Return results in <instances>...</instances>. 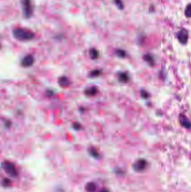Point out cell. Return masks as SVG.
Masks as SVG:
<instances>
[{
  "label": "cell",
  "instance_id": "3957f363",
  "mask_svg": "<svg viewBox=\"0 0 191 192\" xmlns=\"http://www.w3.org/2000/svg\"><path fill=\"white\" fill-rule=\"evenodd\" d=\"M2 167L4 171L11 177H15L18 176V171L15 165L10 161H4L2 164Z\"/></svg>",
  "mask_w": 191,
  "mask_h": 192
},
{
  "label": "cell",
  "instance_id": "30bf717a",
  "mask_svg": "<svg viewBox=\"0 0 191 192\" xmlns=\"http://www.w3.org/2000/svg\"><path fill=\"white\" fill-rule=\"evenodd\" d=\"M98 93V89L96 87H90L84 90V93L87 96H95Z\"/></svg>",
  "mask_w": 191,
  "mask_h": 192
},
{
  "label": "cell",
  "instance_id": "44dd1931",
  "mask_svg": "<svg viewBox=\"0 0 191 192\" xmlns=\"http://www.w3.org/2000/svg\"><path fill=\"white\" fill-rule=\"evenodd\" d=\"M141 96H142V97H143L145 98H147V97H149V94H148L146 92H145V91H142V92H141Z\"/></svg>",
  "mask_w": 191,
  "mask_h": 192
},
{
  "label": "cell",
  "instance_id": "ba28073f",
  "mask_svg": "<svg viewBox=\"0 0 191 192\" xmlns=\"http://www.w3.org/2000/svg\"><path fill=\"white\" fill-rule=\"evenodd\" d=\"M129 75L126 72H120L118 74V79L121 83H125L129 81Z\"/></svg>",
  "mask_w": 191,
  "mask_h": 192
},
{
  "label": "cell",
  "instance_id": "7c38bea8",
  "mask_svg": "<svg viewBox=\"0 0 191 192\" xmlns=\"http://www.w3.org/2000/svg\"><path fill=\"white\" fill-rule=\"evenodd\" d=\"M88 151H89L90 155L96 159H98L100 157V154L99 153L98 151L94 147H90Z\"/></svg>",
  "mask_w": 191,
  "mask_h": 192
},
{
  "label": "cell",
  "instance_id": "5b68a950",
  "mask_svg": "<svg viewBox=\"0 0 191 192\" xmlns=\"http://www.w3.org/2000/svg\"><path fill=\"white\" fill-rule=\"evenodd\" d=\"M35 62L34 57L31 55H28L22 59L21 62V66L24 68H29L32 66Z\"/></svg>",
  "mask_w": 191,
  "mask_h": 192
},
{
  "label": "cell",
  "instance_id": "e0dca14e",
  "mask_svg": "<svg viewBox=\"0 0 191 192\" xmlns=\"http://www.w3.org/2000/svg\"><path fill=\"white\" fill-rule=\"evenodd\" d=\"M185 15L188 18H191V3L189 4L186 7L185 10Z\"/></svg>",
  "mask_w": 191,
  "mask_h": 192
},
{
  "label": "cell",
  "instance_id": "5bb4252c",
  "mask_svg": "<svg viewBox=\"0 0 191 192\" xmlns=\"http://www.w3.org/2000/svg\"><path fill=\"white\" fill-rule=\"evenodd\" d=\"M101 72L99 70H93L89 73V76L90 78H96L100 75Z\"/></svg>",
  "mask_w": 191,
  "mask_h": 192
},
{
  "label": "cell",
  "instance_id": "2e32d148",
  "mask_svg": "<svg viewBox=\"0 0 191 192\" xmlns=\"http://www.w3.org/2000/svg\"><path fill=\"white\" fill-rule=\"evenodd\" d=\"M115 53H116L117 56L118 57H120V58H123L125 56V51H123L122 50H121V49L117 50L116 51H115Z\"/></svg>",
  "mask_w": 191,
  "mask_h": 192
},
{
  "label": "cell",
  "instance_id": "603a6c76",
  "mask_svg": "<svg viewBox=\"0 0 191 192\" xmlns=\"http://www.w3.org/2000/svg\"><path fill=\"white\" fill-rule=\"evenodd\" d=\"M99 192H109V191L107 189H103L100 191Z\"/></svg>",
  "mask_w": 191,
  "mask_h": 192
},
{
  "label": "cell",
  "instance_id": "52a82bcc",
  "mask_svg": "<svg viewBox=\"0 0 191 192\" xmlns=\"http://www.w3.org/2000/svg\"><path fill=\"white\" fill-rule=\"evenodd\" d=\"M58 83L61 87L62 88H66V87H69L70 85L71 82L67 77H66L65 76H62L58 78Z\"/></svg>",
  "mask_w": 191,
  "mask_h": 192
},
{
  "label": "cell",
  "instance_id": "9a60e30c",
  "mask_svg": "<svg viewBox=\"0 0 191 192\" xmlns=\"http://www.w3.org/2000/svg\"><path fill=\"white\" fill-rule=\"evenodd\" d=\"M143 59L145 61H147L148 63L152 65L154 63V58L152 57L151 55H146L143 56Z\"/></svg>",
  "mask_w": 191,
  "mask_h": 192
},
{
  "label": "cell",
  "instance_id": "ac0fdd59",
  "mask_svg": "<svg viewBox=\"0 0 191 192\" xmlns=\"http://www.w3.org/2000/svg\"><path fill=\"white\" fill-rule=\"evenodd\" d=\"M72 127L76 131H79L82 128L81 125L79 123H78V122H75V123L72 124Z\"/></svg>",
  "mask_w": 191,
  "mask_h": 192
},
{
  "label": "cell",
  "instance_id": "277c9868",
  "mask_svg": "<svg viewBox=\"0 0 191 192\" xmlns=\"http://www.w3.org/2000/svg\"><path fill=\"white\" fill-rule=\"evenodd\" d=\"M147 166V162L146 160L143 159H140L137 160L134 162L132 166V168L134 171L137 172H141L145 170Z\"/></svg>",
  "mask_w": 191,
  "mask_h": 192
},
{
  "label": "cell",
  "instance_id": "4fadbf2b",
  "mask_svg": "<svg viewBox=\"0 0 191 192\" xmlns=\"http://www.w3.org/2000/svg\"><path fill=\"white\" fill-rule=\"evenodd\" d=\"M85 189L87 192H96V184L92 183V182L87 183L85 186Z\"/></svg>",
  "mask_w": 191,
  "mask_h": 192
},
{
  "label": "cell",
  "instance_id": "8fae6325",
  "mask_svg": "<svg viewBox=\"0 0 191 192\" xmlns=\"http://www.w3.org/2000/svg\"><path fill=\"white\" fill-rule=\"evenodd\" d=\"M89 55L91 60H96L99 57L98 51L96 48H91L89 51Z\"/></svg>",
  "mask_w": 191,
  "mask_h": 192
},
{
  "label": "cell",
  "instance_id": "7402d4cb",
  "mask_svg": "<svg viewBox=\"0 0 191 192\" xmlns=\"http://www.w3.org/2000/svg\"><path fill=\"white\" fill-rule=\"evenodd\" d=\"M11 125V122H10V120H8L7 122L5 123V126L6 127H10Z\"/></svg>",
  "mask_w": 191,
  "mask_h": 192
},
{
  "label": "cell",
  "instance_id": "6da1fadb",
  "mask_svg": "<svg viewBox=\"0 0 191 192\" xmlns=\"http://www.w3.org/2000/svg\"><path fill=\"white\" fill-rule=\"evenodd\" d=\"M12 33L14 38L21 42L29 41L33 39L35 37V34L32 31L22 28L14 29L12 30Z\"/></svg>",
  "mask_w": 191,
  "mask_h": 192
},
{
  "label": "cell",
  "instance_id": "9c48e42d",
  "mask_svg": "<svg viewBox=\"0 0 191 192\" xmlns=\"http://www.w3.org/2000/svg\"><path fill=\"white\" fill-rule=\"evenodd\" d=\"M180 123L181 125L185 128H187V129L191 128V121L188 120L185 116L182 115L181 117H180Z\"/></svg>",
  "mask_w": 191,
  "mask_h": 192
},
{
  "label": "cell",
  "instance_id": "d6986e66",
  "mask_svg": "<svg viewBox=\"0 0 191 192\" xmlns=\"http://www.w3.org/2000/svg\"><path fill=\"white\" fill-rule=\"evenodd\" d=\"M11 184V181H10V180H9V179H7V178L3 179V180H2V185L4 187H8V186L10 185Z\"/></svg>",
  "mask_w": 191,
  "mask_h": 192
},
{
  "label": "cell",
  "instance_id": "ffe728a7",
  "mask_svg": "<svg viewBox=\"0 0 191 192\" xmlns=\"http://www.w3.org/2000/svg\"><path fill=\"white\" fill-rule=\"evenodd\" d=\"M114 2L120 9H122L123 8V5L121 0H114Z\"/></svg>",
  "mask_w": 191,
  "mask_h": 192
},
{
  "label": "cell",
  "instance_id": "7a4b0ae2",
  "mask_svg": "<svg viewBox=\"0 0 191 192\" xmlns=\"http://www.w3.org/2000/svg\"><path fill=\"white\" fill-rule=\"evenodd\" d=\"M21 5L24 18H30L33 14V7L31 0H21Z\"/></svg>",
  "mask_w": 191,
  "mask_h": 192
},
{
  "label": "cell",
  "instance_id": "8992f818",
  "mask_svg": "<svg viewBox=\"0 0 191 192\" xmlns=\"http://www.w3.org/2000/svg\"><path fill=\"white\" fill-rule=\"evenodd\" d=\"M177 37L179 42L183 45H185L188 41V34L187 30H185V29L180 30Z\"/></svg>",
  "mask_w": 191,
  "mask_h": 192
}]
</instances>
